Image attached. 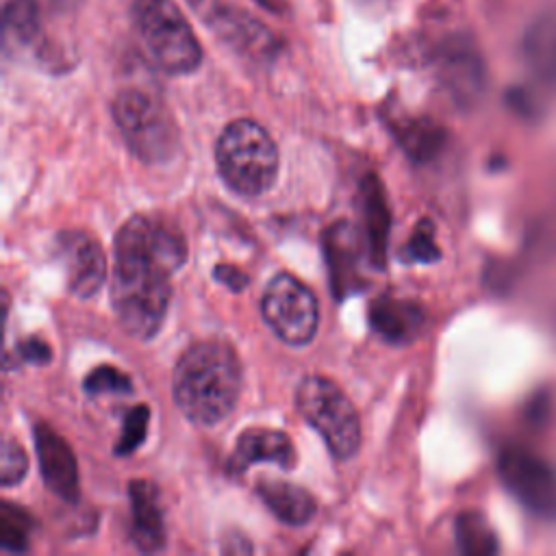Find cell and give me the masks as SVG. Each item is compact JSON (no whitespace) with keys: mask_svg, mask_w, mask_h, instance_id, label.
<instances>
[{"mask_svg":"<svg viewBox=\"0 0 556 556\" xmlns=\"http://www.w3.org/2000/svg\"><path fill=\"white\" fill-rule=\"evenodd\" d=\"M187 258L182 232L154 215L128 217L113 241L111 304L122 330L152 339L167 315L172 276Z\"/></svg>","mask_w":556,"mask_h":556,"instance_id":"1","label":"cell"},{"mask_svg":"<svg viewBox=\"0 0 556 556\" xmlns=\"http://www.w3.org/2000/svg\"><path fill=\"white\" fill-rule=\"evenodd\" d=\"M172 393L180 413L198 426H215L232 413L241 393V361L219 339L189 345L174 365Z\"/></svg>","mask_w":556,"mask_h":556,"instance_id":"2","label":"cell"},{"mask_svg":"<svg viewBox=\"0 0 556 556\" xmlns=\"http://www.w3.org/2000/svg\"><path fill=\"white\" fill-rule=\"evenodd\" d=\"M215 163L222 180L235 193L256 198L276 182L278 148L258 122L235 119L215 143Z\"/></svg>","mask_w":556,"mask_h":556,"instance_id":"3","label":"cell"},{"mask_svg":"<svg viewBox=\"0 0 556 556\" xmlns=\"http://www.w3.org/2000/svg\"><path fill=\"white\" fill-rule=\"evenodd\" d=\"M132 24L148 59L165 74H191L202 48L187 17L172 0H135Z\"/></svg>","mask_w":556,"mask_h":556,"instance_id":"4","label":"cell"},{"mask_svg":"<svg viewBox=\"0 0 556 556\" xmlns=\"http://www.w3.org/2000/svg\"><path fill=\"white\" fill-rule=\"evenodd\" d=\"M113 119L130 152L146 163H165L178 150V126L165 102L139 87L122 89L113 100Z\"/></svg>","mask_w":556,"mask_h":556,"instance_id":"5","label":"cell"},{"mask_svg":"<svg viewBox=\"0 0 556 556\" xmlns=\"http://www.w3.org/2000/svg\"><path fill=\"white\" fill-rule=\"evenodd\" d=\"M295 408L326 441L339 460L352 458L361 447V419L343 389L326 376H306L295 389Z\"/></svg>","mask_w":556,"mask_h":556,"instance_id":"6","label":"cell"},{"mask_svg":"<svg viewBox=\"0 0 556 556\" xmlns=\"http://www.w3.org/2000/svg\"><path fill=\"white\" fill-rule=\"evenodd\" d=\"M261 313L265 324L287 345H306L317 332V298L293 274L280 271L267 282L261 298Z\"/></svg>","mask_w":556,"mask_h":556,"instance_id":"7","label":"cell"},{"mask_svg":"<svg viewBox=\"0 0 556 556\" xmlns=\"http://www.w3.org/2000/svg\"><path fill=\"white\" fill-rule=\"evenodd\" d=\"M497 476L521 506L556 517V469L545 458L523 447H506L497 456Z\"/></svg>","mask_w":556,"mask_h":556,"instance_id":"8","label":"cell"},{"mask_svg":"<svg viewBox=\"0 0 556 556\" xmlns=\"http://www.w3.org/2000/svg\"><path fill=\"white\" fill-rule=\"evenodd\" d=\"M213 33L239 54L254 61H271L278 52V37L252 13L224 0H187Z\"/></svg>","mask_w":556,"mask_h":556,"instance_id":"9","label":"cell"},{"mask_svg":"<svg viewBox=\"0 0 556 556\" xmlns=\"http://www.w3.org/2000/svg\"><path fill=\"white\" fill-rule=\"evenodd\" d=\"M54 256L72 295L87 300L100 291L106 278V261L98 239L85 230H63L56 235Z\"/></svg>","mask_w":556,"mask_h":556,"instance_id":"10","label":"cell"},{"mask_svg":"<svg viewBox=\"0 0 556 556\" xmlns=\"http://www.w3.org/2000/svg\"><path fill=\"white\" fill-rule=\"evenodd\" d=\"M37 460L41 469V478L46 486L61 497L63 502L78 500V465L67 441L46 421H37L33 426Z\"/></svg>","mask_w":556,"mask_h":556,"instance_id":"11","label":"cell"},{"mask_svg":"<svg viewBox=\"0 0 556 556\" xmlns=\"http://www.w3.org/2000/svg\"><path fill=\"white\" fill-rule=\"evenodd\" d=\"M295 460V447L282 430L248 428L237 439V445L228 460V471L243 473L254 463H274L282 469H291Z\"/></svg>","mask_w":556,"mask_h":556,"instance_id":"12","label":"cell"},{"mask_svg":"<svg viewBox=\"0 0 556 556\" xmlns=\"http://www.w3.org/2000/svg\"><path fill=\"white\" fill-rule=\"evenodd\" d=\"M441 80L460 106H471L484 89L480 54L465 41H450L441 52Z\"/></svg>","mask_w":556,"mask_h":556,"instance_id":"13","label":"cell"},{"mask_svg":"<svg viewBox=\"0 0 556 556\" xmlns=\"http://www.w3.org/2000/svg\"><path fill=\"white\" fill-rule=\"evenodd\" d=\"M130 495V534L141 552H159L165 545L163 513L159 506V491L148 480H132Z\"/></svg>","mask_w":556,"mask_h":556,"instance_id":"14","label":"cell"},{"mask_svg":"<svg viewBox=\"0 0 556 556\" xmlns=\"http://www.w3.org/2000/svg\"><path fill=\"white\" fill-rule=\"evenodd\" d=\"M424 308L415 300L380 295L369 306L371 328L389 343H408L424 326Z\"/></svg>","mask_w":556,"mask_h":556,"instance_id":"15","label":"cell"},{"mask_svg":"<svg viewBox=\"0 0 556 556\" xmlns=\"http://www.w3.org/2000/svg\"><path fill=\"white\" fill-rule=\"evenodd\" d=\"M361 204H363V241L365 256L374 267H384L387 239H389V206L384 189L374 174L361 180Z\"/></svg>","mask_w":556,"mask_h":556,"instance_id":"16","label":"cell"},{"mask_svg":"<svg viewBox=\"0 0 556 556\" xmlns=\"http://www.w3.org/2000/svg\"><path fill=\"white\" fill-rule=\"evenodd\" d=\"M521 54L536 78L556 83V9L541 11L528 24L521 39Z\"/></svg>","mask_w":556,"mask_h":556,"instance_id":"17","label":"cell"},{"mask_svg":"<svg viewBox=\"0 0 556 556\" xmlns=\"http://www.w3.org/2000/svg\"><path fill=\"white\" fill-rule=\"evenodd\" d=\"M256 495L287 526H304L315 515V497L300 484L265 478L256 482Z\"/></svg>","mask_w":556,"mask_h":556,"instance_id":"18","label":"cell"},{"mask_svg":"<svg viewBox=\"0 0 556 556\" xmlns=\"http://www.w3.org/2000/svg\"><path fill=\"white\" fill-rule=\"evenodd\" d=\"M328 254V269L332 278V289L337 298H343L354 287L356 278V261L361 250V239L350 224H334L326 232L324 241Z\"/></svg>","mask_w":556,"mask_h":556,"instance_id":"19","label":"cell"},{"mask_svg":"<svg viewBox=\"0 0 556 556\" xmlns=\"http://www.w3.org/2000/svg\"><path fill=\"white\" fill-rule=\"evenodd\" d=\"M454 534L458 549L467 556H491L500 549L495 530L478 510L460 513L454 523Z\"/></svg>","mask_w":556,"mask_h":556,"instance_id":"20","label":"cell"},{"mask_svg":"<svg viewBox=\"0 0 556 556\" xmlns=\"http://www.w3.org/2000/svg\"><path fill=\"white\" fill-rule=\"evenodd\" d=\"M397 141L413 159L428 161L445 146V130L432 119H402Z\"/></svg>","mask_w":556,"mask_h":556,"instance_id":"21","label":"cell"},{"mask_svg":"<svg viewBox=\"0 0 556 556\" xmlns=\"http://www.w3.org/2000/svg\"><path fill=\"white\" fill-rule=\"evenodd\" d=\"M30 530H33V517L24 508H20L11 502H2L0 545L7 552H24L30 541Z\"/></svg>","mask_w":556,"mask_h":556,"instance_id":"22","label":"cell"},{"mask_svg":"<svg viewBox=\"0 0 556 556\" xmlns=\"http://www.w3.org/2000/svg\"><path fill=\"white\" fill-rule=\"evenodd\" d=\"M402 256L410 263H432L441 256V250L434 239V226L430 219H421L415 226L413 235L408 237V241L402 250Z\"/></svg>","mask_w":556,"mask_h":556,"instance_id":"23","label":"cell"},{"mask_svg":"<svg viewBox=\"0 0 556 556\" xmlns=\"http://www.w3.org/2000/svg\"><path fill=\"white\" fill-rule=\"evenodd\" d=\"M148 421H150V408L146 404H137L126 413L119 441L115 443L117 456H126L143 443L146 432H148Z\"/></svg>","mask_w":556,"mask_h":556,"instance_id":"24","label":"cell"},{"mask_svg":"<svg viewBox=\"0 0 556 556\" xmlns=\"http://www.w3.org/2000/svg\"><path fill=\"white\" fill-rule=\"evenodd\" d=\"M85 391L89 395H102V393H130L132 391V382L130 378L113 367V365H100L96 369H91L85 376Z\"/></svg>","mask_w":556,"mask_h":556,"instance_id":"25","label":"cell"},{"mask_svg":"<svg viewBox=\"0 0 556 556\" xmlns=\"http://www.w3.org/2000/svg\"><path fill=\"white\" fill-rule=\"evenodd\" d=\"M26 471H28V456H26L24 447L15 439L4 437L2 463H0V484L13 486V484L22 482Z\"/></svg>","mask_w":556,"mask_h":556,"instance_id":"26","label":"cell"},{"mask_svg":"<svg viewBox=\"0 0 556 556\" xmlns=\"http://www.w3.org/2000/svg\"><path fill=\"white\" fill-rule=\"evenodd\" d=\"M15 354H20V361H28V363H48L50 361L48 343H43L37 337H30V339H24L22 343H17Z\"/></svg>","mask_w":556,"mask_h":556,"instance_id":"27","label":"cell"},{"mask_svg":"<svg viewBox=\"0 0 556 556\" xmlns=\"http://www.w3.org/2000/svg\"><path fill=\"white\" fill-rule=\"evenodd\" d=\"M43 17H67L76 13L83 0H33Z\"/></svg>","mask_w":556,"mask_h":556,"instance_id":"28","label":"cell"},{"mask_svg":"<svg viewBox=\"0 0 556 556\" xmlns=\"http://www.w3.org/2000/svg\"><path fill=\"white\" fill-rule=\"evenodd\" d=\"M213 274L230 291H241L248 285V276L239 267H235V265H217Z\"/></svg>","mask_w":556,"mask_h":556,"instance_id":"29","label":"cell"}]
</instances>
